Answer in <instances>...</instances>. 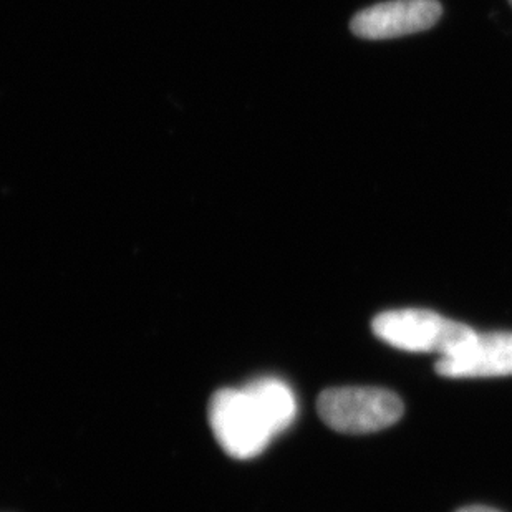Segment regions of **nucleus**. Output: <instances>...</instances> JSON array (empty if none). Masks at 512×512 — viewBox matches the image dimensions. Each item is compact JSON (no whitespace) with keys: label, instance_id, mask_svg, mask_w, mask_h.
Here are the masks:
<instances>
[{"label":"nucleus","instance_id":"39448f33","mask_svg":"<svg viewBox=\"0 0 512 512\" xmlns=\"http://www.w3.org/2000/svg\"><path fill=\"white\" fill-rule=\"evenodd\" d=\"M446 378H493L512 375V332H474L468 342L436 362Z\"/></svg>","mask_w":512,"mask_h":512},{"label":"nucleus","instance_id":"f03ea898","mask_svg":"<svg viewBox=\"0 0 512 512\" xmlns=\"http://www.w3.org/2000/svg\"><path fill=\"white\" fill-rule=\"evenodd\" d=\"M372 330L377 339L390 347L403 352L431 353L440 358L455 352L476 332L468 325L426 309L382 312L373 319Z\"/></svg>","mask_w":512,"mask_h":512},{"label":"nucleus","instance_id":"f257e3e1","mask_svg":"<svg viewBox=\"0 0 512 512\" xmlns=\"http://www.w3.org/2000/svg\"><path fill=\"white\" fill-rule=\"evenodd\" d=\"M297 416V400L287 383L262 377L244 388H223L209 403V425L231 458L261 455Z\"/></svg>","mask_w":512,"mask_h":512},{"label":"nucleus","instance_id":"7ed1b4c3","mask_svg":"<svg viewBox=\"0 0 512 512\" xmlns=\"http://www.w3.org/2000/svg\"><path fill=\"white\" fill-rule=\"evenodd\" d=\"M317 410L325 425L345 435H368L395 425L405 413L397 393L377 387L329 388Z\"/></svg>","mask_w":512,"mask_h":512},{"label":"nucleus","instance_id":"0eeeda50","mask_svg":"<svg viewBox=\"0 0 512 512\" xmlns=\"http://www.w3.org/2000/svg\"><path fill=\"white\" fill-rule=\"evenodd\" d=\"M509 2H511V5H512V0H509Z\"/></svg>","mask_w":512,"mask_h":512},{"label":"nucleus","instance_id":"20e7f679","mask_svg":"<svg viewBox=\"0 0 512 512\" xmlns=\"http://www.w3.org/2000/svg\"><path fill=\"white\" fill-rule=\"evenodd\" d=\"M441 14L438 0H390L358 12L350 30L360 39H398L435 27Z\"/></svg>","mask_w":512,"mask_h":512},{"label":"nucleus","instance_id":"423d86ee","mask_svg":"<svg viewBox=\"0 0 512 512\" xmlns=\"http://www.w3.org/2000/svg\"><path fill=\"white\" fill-rule=\"evenodd\" d=\"M456 512H501L498 509L488 508V506H468V508L459 509Z\"/></svg>","mask_w":512,"mask_h":512}]
</instances>
